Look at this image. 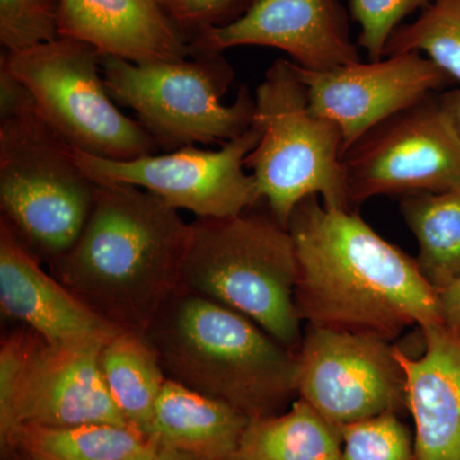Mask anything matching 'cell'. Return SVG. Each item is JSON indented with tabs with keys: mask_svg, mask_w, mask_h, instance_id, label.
Segmentation results:
<instances>
[{
	"mask_svg": "<svg viewBox=\"0 0 460 460\" xmlns=\"http://www.w3.org/2000/svg\"><path fill=\"white\" fill-rule=\"evenodd\" d=\"M288 230L298 260L296 305L308 325L392 341L410 326L444 323L440 296L416 260L353 210L299 202Z\"/></svg>",
	"mask_w": 460,
	"mask_h": 460,
	"instance_id": "1",
	"label": "cell"
},
{
	"mask_svg": "<svg viewBox=\"0 0 460 460\" xmlns=\"http://www.w3.org/2000/svg\"><path fill=\"white\" fill-rule=\"evenodd\" d=\"M192 226L129 184H96L86 226L51 275L120 332L145 334L181 287Z\"/></svg>",
	"mask_w": 460,
	"mask_h": 460,
	"instance_id": "2",
	"label": "cell"
},
{
	"mask_svg": "<svg viewBox=\"0 0 460 460\" xmlns=\"http://www.w3.org/2000/svg\"><path fill=\"white\" fill-rule=\"evenodd\" d=\"M145 337L166 377L251 420L277 416L296 392L298 357L243 314L181 287Z\"/></svg>",
	"mask_w": 460,
	"mask_h": 460,
	"instance_id": "3",
	"label": "cell"
},
{
	"mask_svg": "<svg viewBox=\"0 0 460 460\" xmlns=\"http://www.w3.org/2000/svg\"><path fill=\"white\" fill-rule=\"evenodd\" d=\"M95 192L75 148L42 118L25 86L0 68L3 219L33 255L50 262L80 237Z\"/></svg>",
	"mask_w": 460,
	"mask_h": 460,
	"instance_id": "4",
	"label": "cell"
},
{
	"mask_svg": "<svg viewBox=\"0 0 460 460\" xmlns=\"http://www.w3.org/2000/svg\"><path fill=\"white\" fill-rule=\"evenodd\" d=\"M250 210L190 223L181 287L237 311L298 353L304 334L295 242L271 214Z\"/></svg>",
	"mask_w": 460,
	"mask_h": 460,
	"instance_id": "5",
	"label": "cell"
},
{
	"mask_svg": "<svg viewBox=\"0 0 460 460\" xmlns=\"http://www.w3.org/2000/svg\"><path fill=\"white\" fill-rule=\"evenodd\" d=\"M257 146L244 165L275 219L286 226L299 202L321 196L329 208L353 210L338 124L311 111L292 60L277 59L256 90ZM354 211V210H353Z\"/></svg>",
	"mask_w": 460,
	"mask_h": 460,
	"instance_id": "6",
	"label": "cell"
},
{
	"mask_svg": "<svg viewBox=\"0 0 460 460\" xmlns=\"http://www.w3.org/2000/svg\"><path fill=\"white\" fill-rule=\"evenodd\" d=\"M100 65L109 95L137 114L162 150L224 145L252 127L256 102L246 84L232 105L223 104L234 71L222 53L145 65L102 56Z\"/></svg>",
	"mask_w": 460,
	"mask_h": 460,
	"instance_id": "7",
	"label": "cell"
},
{
	"mask_svg": "<svg viewBox=\"0 0 460 460\" xmlns=\"http://www.w3.org/2000/svg\"><path fill=\"white\" fill-rule=\"evenodd\" d=\"M100 57L86 42L60 36L4 51L0 68L25 86L42 118L75 150L119 162L156 154L155 140L109 95Z\"/></svg>",
	"mask_w": 460,
	"mask_h": 460,
	"instance_id": "8",
	"label": "cell"
},
{
	"mask_svg": "<svg viewBox=\"0 0 460 460\" xmlns=\"http://www.w3.org/2000/svg\"><path fill=\"white\" fill-rule=\"evenodd\" d=\"M341 163L352 208L375 196L460 190V138L434 93L374 127Z\"/></svg>",
	"mask_w": 460,
	"mask_h": 460,
	"instance_id": "9",
	"label": "cell"
},
{
	"mask_svg": "<svg viewBox=\"0 0 460 460\" xmlns=\"http://www.w3.org/2000/svg\"><path fill=\"white\" fill-rule=\"evenodd\" d=\"M255 126L219 150L186 146L137 159L111 160L75 150V160L95 184H129L153 193L199 219L237 217L261 199L244 160L257 146Z\"/></svg>",
	"mask_w": 460,
	"mask_h": 460,
	"instance_id": "10",
	"label": "cell"
},
{
	"mask_svg": "<svg viewBox=\"0 0 460 460\" xmlns=\"http://www.w3.org/2000/svg\"><path fill=\"white\" fill-rule=\"evenodd\" d=\"M296 357L299 398L339 429L407 408L404 372L392 341L308 325Z\"/></svg>",
	"mask_w": 460,
	"mask_h": 460,
	"instance_id": "11",
	"label": "cell"
},
{
	"mask_svg": "<svg viewBox=\"0 0 460 460\" xmlns=\"http://www.w3.org/2000/svg\"><path fill=\"white\" fill-rule=\"evenodd\" d=\"M293 65L307 90L311 111L341 128V156L374 127L453 84L443 69L417 51L326 71Z\"/></svg>",
	"mask_w": 460,
	"mask_h": 460,
	"instance_id": "12",
	"label": "cell"
},
{
	"mask_svg": "<svg viewBox=\"0 0 460 460\" xmlns=\"http://www.w3.org/2000/svg\"><path fill=\"white\" fill-rule=\"evenodd\" d=\"M111 339L51 344L40 341L7 411L0 414L2 445L25 426L69 428L89 423L129 426L111 399L100 357Z\"/></svg>",
	"mask_w": 460,
	"mask_h": 460,
	"instance_id": "13",
	"label": "cell"
},
{
	"mask_svg": "<svg viewBox=\"0 0 460 460\" xmlns=\"http://www.w3.org/2000/svg\"><path fill=\"white\" fill-rule=\"evenodd\" d=\"M248 45L286 51L293 63L310 71L361 62L341 0H253L232 22L192 41L195 54Z\"/></svg>",
	"mask_w": 460,
	"mask_h": 460,
	"instance_id": "14",
	"label": "cell"
},
{
	"mask_svg": "<svg viewBox=\"0 0 460 460\" xmlns=\"http://www.w3.org/2000/svg\"><path fill=\"white\" fill-rule=\"evenodd\" d=\"M0 305L47 343L111 339L120 332L41 268L9 224L0 222Z\"/></svg>",
	"mask_w": 460,
	"mask_h": 460,
	"instance_id": "15",
	"label": "cell"
},
{
	"mask_svg": "<svg viewBox=\"0 0 460 460\" xmlns=\"http://www.w3.org/2000/svg\"><path fill=\"white\" fill-rule=\"evenodd\" d=\"M60 36L137 65L195 54L157 0H59Z\"/></svg>",
	"mask_w": 460,
	"mask_h": 460,
	"instance_id": "16",
	"label": "cell"
},
{
	"mask_svg": "<svg viewBox=\"0 0 460 460\" xmlns=\"http://www.w3.org/2000/svg\"><path fill=\"white\" fill-rule=\"evenodd\" d=\"M420 329L425 352L419 358L395 347L417 460H460V335L444 323Z\"/></svg>",
	"mask_w": 460,
	"mask_h": 460,
	"instance_id": "17",
	"label": "cell"
},
{
	"mask_svg": "<svg viewBox=\"0 0 460 460\" xmlns=\"http://www.w3.org/2000/svg\"><path fill=\"white\" fill-rule=\"evenodd\" d=\"M251 420L219 401L166 380L148 438L202 460H235Z\"/></svg>",
	"mask_w": 460,
	"mask_h": 460,
	"instance_id": "18",
	"label": "cell"
},
{
	"mask_svg": "<svg viewBox=\"0 0 460 460\" xmlns=\"http://www.w3.org/2000/svg\"><path fill=\"white\" fill-rule=\"evenodd\" d=\"M341 429L304 399L286 413L251 420L235 460H341Z\"/></svg>",
	"mask_w": 460,
	"mask_h": 460,
	"instance_id": "19",
	"label": "cell"
},
{
	"mask_svg": "<svg viewBox=\"0 0 460 460\" xmlns=\"http://www.w3.org/2000/svg\"><path fill=\"white\" fill-rule=\"evenodd\" d=\"M100 365L118 410L129 426L146 435L168 380L153 345L145 334L119 332L102 348Z\"/></svg>",
	"mask_w": 460,
	"mask_h": 460,
	"instance_id": "20",
	"label": "cell"
},
{
	"mask_svg": "<svg viewBox=\"0 0 460 460\" xmlns=\"http://www.w3.org/2000/svg\"><path fill=\"white\" fill-rule=\"evenodd\" d=\"M402 214L419 241L420 272L443 292L460 279V190L407 195Z\"/></svg>",
	"mask_w": 460,
	"mask_h": 460,
	"instance_id": "21",
	"label": "cell"
},
{
	"mask_svg": "<svg viewBox=\"0 0 460 460\" xmlns=\"http://www.w3.org/2000/svg\"><path fill=\"white\" fill-rule=\"evenodd\" d=\"M151 441L132 426L89 423L69 428L25 426L9 436L3 447H17L31 460H124Z\"/></svg>",
	"mask_w": 460,
	"mask_h": 460,
	"instance_id": "22",
	"label": "cell"
},
{
	"mask_svg": "<svg viewBox=\"0 0 460 460\" xmlns=\"http://www.w3.org/2000/svg\"><path fill=\"white\" fill-rule=\"evenodd\" d=\"M411 51L425 53L460 84V0H431L414 22L395 30L384 57Z\"/></svg>",
	"mask_w": 460,
	"mask_h": 460,
	"instance_id": "23",
	"label": "cell"
},
{
	"mask_svg": "<svg viewBox=\"0 0 460 460\" xmlns=\"http://www.w3.org/2000/svg\"><path fill=\"white\" fill-rule=\"evenodd\" d=\"M341 460H417L414 440L398 413H384L341 429Z\"/></svg>",
	"mask_w": 460,
	"mask_h": 460,
	"instance_id": "24",
	"label": "cell"
},
{
	"mask_svg": "<svg viewBox=\"0 0 460 460\" xmlns=\"http://www.w3.org/2000/svg\"><path fill=\"white\" fill-rule=\"evenodd\" d=\"M59 38V0H0V42L5 53Z\"/></svg>",
	"mask_w": 460,
	"mask_h": 460,
	"instance_id": "25",
	"label": "cell"
},
{
	"mask_svg": "<svg viewBox=\"0 0 460 460\" xmlns=\"http://www.w3.org/2000/svg\"><path fill=\"white\" fill-rule=\"evenodd\" d=\"M431 0H350L352 18L359 25L358 45L370 60L383 59L387 41L402 21L422 11Z\"/></svg>",
	"mask_w": 460,
	"mask_h": 460,
	"instance_id": "26",
	"label": "cell"
},
{
	"mask_svg": "<svg viewBox=\"0 0 460 460\" xmlns=\"http://www.w3.org/2000/svg\"><path fill=\"white\" fill-rule=\"evenodd\" d=\"M168 17L181 32L199 35L232 22L241 12L252 4L253 0H157ZM193 39V40H195Z\"/></svg>",
	"mask_w": 460,
	"mask_h": 460,
	"instance_id": "27",
	"label": "cell"
},
{
	"mask_svg": "<svg viewBox=\"0 0 460 460\" xmlns=\"http://www.w3.org/2000/svg\"><path fill=\"white\" fill-rule=\"evenodd\" d=\"M41 338L29 330L4 339L0 347V414L7 411L16 395L27 365Z\"/></svg>",
	"mask_w": 460,
	"mask_h": 460,
	"instance_id": "28",
	"label": "cell"
},
{
	"mask_svg": "<svg viewBox=\"0 0 460 460\" xmlns=\"http://www.w3.org/2000/svg\"><path fill=\"white\" fill-rule=\"evenodd\" d=\"M440 296L444 325L460 335V279L445 288Z\"/></svg>",
	"mask_w": 460,
	"mask_h": 460,
	"instance_id": "29",
	"label": "cell"
},
{
	"mask_svg": "<svg viewBox=\"0 0 460 460\" xmlns=\"http://www.w3.org/2000/svg\"><path fill=\"white\" fill-rule=\"evenodd\" d=\"M441 108L460 138V89L444 91L438 95Z\"/></svg>",
	"mask_w": 460,
	"mask_h": 460,
	"instance_id": "30",
	"label": "cell"
},
{
	"mask_svg": "<svg viewBox=\"0 0 460 460\" xmlns=\"http://www.w3.org/2000/svg\"><path fill=\"white\" fill-rule=\"evenodd\" d=\"M154 460H202L198 456H190V454L180 452V450L169 449V447H159Z\"/></svg>",
	"mask_w": 460,
	"mask_h": 460,
	"instance_id": "31",
	"label": "cell"
},
{
	"mask_svg": "<svg viewBox=\"0 0 460 460\" xmlns=\"http://www.w3.org/2000/svg\"><path fill=\"white\" fill-rule=\"evenodd\" d=\"M157 450V444L155 441H151V444L140 453L135 454V456H129V458L124 460H154L155 459V454Z\"/></svg>",
	"mask_w": 460,
	"mask_h": 460,
	"instance_id": "32",
	"label": "cell"
},
{
	"mask_svg": "<svg viewBox=\"0 0 460 460\" xmlns=\"http://www.w3.org/2000/svg\"><path fill=\"white\" fill-rule=\"evenodd\" d=\"M29 460H31V459H29Z\"/></svg>",
	"mask_w": 460,
	"mask_h": 460,
	"instance_id": "33",
	"label": "cell"
}]
</instances>
